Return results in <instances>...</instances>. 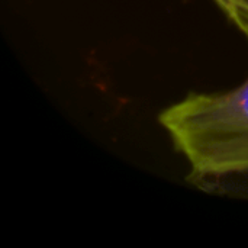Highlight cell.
<instances>
[{"mask_svg": "<svg viewBox=\"0 0 248 248\" xmlns=\"http://www.w3.org/2000/svg\"><path fill=\"white\" fill-rule=\"evenodd\" d=\"M198 179L248 173V77L221 92H192L158 115Z\"/></svg>", "mask_w": 248, "mask_h": 248, "instance_id": "obj_1", "label": "cell"}, {"mask_svg": "<svg viewBox=\"0 0 248 248\" xmlns=\"http://www.w3.org/2000/svg\"><path fill=\"white\" fill-rule=\"evenodd\" d=\"M248 42V0H212Z\"/></svg>", "mask_w": 248, "mask_h": 248, "instance_id": "obj_2", "label": "cell"}]
</instances>
